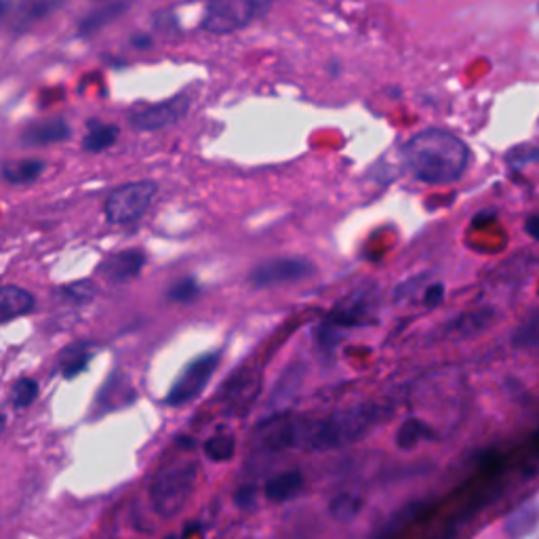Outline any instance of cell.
<instances>
[{
  "label": "cell",
  "mask_w": 539,
  "mask_h": 539,
  "mask_svg": "<svg viewBox=\"0 0 539 539\" xmlns=\"http://www.w3.org/2000/svg\"><path fill=\"white\" fill-rule=\"evenodd\" d=\"M255 13V0H209L201 28L209 34L238 32L253 22Z\"/></svg>",
  "instance_id": "6"
},
{
  "label": "cell",
  "mask_w": 539,
  "mask_h": 539,
  "mask_svg": "<svg viewBox=\"0 0 539 539\" xmlns=\"http://www.w3.org/2000/svg\"><path fill=\"white\" fill-rule=\"evenodd\" d=\"M203 451L211 459V462H215V464L230 462V459L236 453V438L232 434H228V432L215 434V436L207 438L205 445H203Z\"/></svg>",
  "instance_id": "21"
},
{
  "label": "cell",
  "mask_w": 539,
  "mask_h": 539,
  "mask_svg": "<svg viewBox=\"0 0 539 539\" xmlns=\"http://www.w3.org/2000/svg\"><path fill=\"white\" fill-rule=\"evenodd\" d=\"M93 358V352L89 346H83V344H78V346H72L70 350H66L62 354V361H59V369H62V375L72 379L76 375H81L89 361Z\"/></svg>",
  "instance_id": "22"
},
{
  "label": "cell",
  "mask_w": 539,
  "mask_h": 539,
  "mask_svg": "<svg viewBox=\"0 0 539 539\" xmlns=\"http://www.w3.org/2000/svg\"><path fill=\"white\" fill-rule=\"evenodd\" d=\"M363 506H365V502H363L361 495L344 491V493H337L331 499L329 514L335 518L337 523H350L363 512Z\"/></svg>",
  "instance_id": "18"
},
{
  "label": "cell",
  "mask_w": 539,
  "mask_h": 539,
  "mask_svg": "<svg viewBox=\"0 0 539 539\" xmlns=\"http://www.w3.org/2000/svg\"><path fill=\"white\" fill-rule=\"evenodd\" d=\"M118 127L116 125H102V123H93L83 139V148L87 152H104L110 146L116 144L118 139Z\"/></svg>",
  "instance_id": "20"
},
{
  "label": "cell",
  "mask_w": 539,
  "mask_h": 539,
  "mask_svg": "<svg viewBox=\"0 0 539 539\" xmlns=\"http://www.w3.org/2000/svg\"><path fill=\"white\" fill-rule=\"evenodd\" d=\"M19 3H22V0H0V24L19 7Z\"/></svg>",
  "instance_id": "35"
},
{
  "label": "cell",
  "mask_w": 539,
  "mask_h": 539,
  "mask_svg": "<svg viewBox=\"0 0 539 539\" xmlns=\"http://www.w3.org/2000/svg\"><path fill=\"white\" fill-rule=\"evenodd\" d=\"M144 266H146V255L139 249H129V251H121L108 257L99 270H102L108 281L112 283H127V281H133L135 276H139Z\"/></svg>",
  "instance_id": "12"
},
{
  "label": "cell",
  "mask_w": 539,
  "mask_h": 539,
  "mask_svg": "<svg viewBox=\"0 0 539 539\" xmlns=\"http://www.w3.org/2000/svg\"><path fill=\"white\" fill-rule=\"evenodd\" d=\"M304 489V474L299 470H287L274 474L264 485V497L272 504L291 502Z\"/></svg>",
  "instance_id": "14"
},
{
  "label": "cell",
  "mask_w": 539,
  "mask_h": 539,
  "mask_svg": "<svg viewBox=\"0 0 539 539\" xmlns=\"http://www.w3.org/2000/svg\"><path fill=\"white\" fill-rule=\"evenodd\" d=\"M36 398H38V384L34 382V379L24 377V379H19V382L13 386L11 401H13V405L17 409L30 407L36 401Z\"/></svg>",
  "instance_id": "27"
},
{
  "label": "cell",
  "mask_w": 539,
  "mask_h": 539,
  "mask_svg": "<svg viewBox=\"0 0 539 539\" xmlns=\"http://www.w3.org/2000/svg\"><path fill=\"white\" fill-rule=\"evenodd\" d=\"M108 539H114V537H108Z\"/></svg>",
  "instance_id": "38"
},
{
  "label": "cell",
  "mask_w": 539,
  "mask_h": 539,
  "mask_svg": "<svg viewBox=\"0 0 539 539\" xmlns=\"http://www.w3.org/2000/svg\"><path fill=\"white\" fill-rule=\"evenodd\" d=\"M314 272L316 266L306 257H278L253 268L249 281L257 289H268L276 285L306 281Z\"/></svg>",
  "instance_id": "7"
},
{
  "label": "cell",
  "mask_w": 539,
  "mask_h": 539,
  "mask_svg": "<svg viewBox=\"0 0 539 539\" xmlns=\"http://www.w3.org/2000/svg\"><path fill=\"white\" fill-rule=\"evenodd\" d=\"M158 186L154 182H133L110 192L104 213L112 226H125L142 219L150 209Z\"/></svg>",
  "instance_id": "4"
},
{
  "label": "cell",
  "mask_w": 539,
  "mask_h": 539,
  "mask_svg": "<svg viewBox=\"0 0 539 539\" xmlns=\"http://www.w3.org/2000/svg\"><path fill=\"white\" fill-rule=\"evenodd\" d=\"M525 464H527V470H531V472L539 470V432L531 436V441L527 445Z\"/></svg>",
  "instance_id": "32"
},
{
  "label": "cell",
  "mask_w": 539,
  "mask_h": 539,
  "mask_svg": "<svg viewBox=\"0 0 539 539\" xmlns=\"http://www.w3.org/2000/svg\"><path fill=\"white\" fill-rule=\"evenodd\" d=\"M386 411L382 405L363 403L333 411L312 422H287V449L333 451L361 441L377 424H382Z\"/></svg>",
  "instance_id": "1"
},
{
  "label": "cell",
  "mask_w": 539,
  "mask_h": 539,
  "mask_svg": "<svg viewBox=\"0 0 539 539\" xmlns=\"http://www.w3.org/2000/svg\"><path fill=\"white\" fill-rule=\"evenodd\" d=\"M432 436H434L432 428L426 422H422V419H407L396 432V445L409 451L415 449L419 443L430 441Z\"/></svg>",
  "instance_id": "19"
},
{
  "label": "cell",
  "mask_w": 539,
  "mask_h": 539,
  "mask_svg": "<svg viewBox=\"0 0 539 539\" xmlns=\"http://www.w3.org/2000/svg\"><path fill=\"white\" fill-rule=\"evenodd\" d=\"M302 377H304V369L302 367H291V369H287L285 375L281 377V382L276 384L272 403L276 401V398H278V403H281L283 398L295 396V392L299 390V386H302Z\"/></svg>",
  "instance_id": "25"
},
{
  "label": "cell",
  "mask_w": 539,
  "mask_h": 539,
  "mask_svg": "<svg viewBox=\"0 0 539 539\" xmlns=\"http://www.w3.org/2000/svg\"><path fill=\"white\" fill-rule=\"evenodd\" d=\"M236 504H238V508H253L255 506V502H257V489L255 487H241V489H238V493H236Z\"/></svg>",
  "instance_id": "33"
},
{
  "label": "cell",
  "mask_w": 539,
  "mask_h": 539,
  "mask_svg": "<svg viewBox=\"0 0 539 539\" xmlns=\"http://www.w3.org/2000/svg\"><path fill=\"white\" fill-rule=\"evenodd\" d=\"M443 299H445V285H441V283H434L424 291V306L426 308L441 306Z\"/></svg>",
  "instance_id": "31"
},
{
  "label": "cell",
  "mask_w": 539,
  "mask_h": 539,
  "mask_svg": "<svg viewBox=\"0 0 539 539\" xmlns=\"http://www.w3.org/2000/svg\"><path fill=\"white\" fill-rule=\"evenodd\" d=\"M512 344L521 350L539 348V310L531 312L512 333Z\"/></svg>",
  "instance_id": "23"
},
{
  "label": "cell",
  "mask_w": 539,
  "mask_h": 539,
  "mask_svg": "<svg viewBox=\"0 0 539 539\" xmlns=\"http://www.w3.org/2000/svg\"><path fill=\"white\" fill-rule=\"evenodd\" d=\"M525 230L527 234L533 238V241L539 243V215H531L527 217V222H525Z\"/></svg>",
  "instance_id": "36"
},
{
  "label": "cell",
  "mask_w": 539,
  "mask_h": 539,
  "mask_svg": "<svg viewBox=\"0 0 539 539\" xmlns=\"http://www.w3.org/2000/svg\"><path fill=\"white\" fill-rule=\"evenodd\" d=\"M506 161L512 167H525V165H531V163H539V148H535V146L512 148L506 154Z\"/></svg>",
  "instance_id": "28"
},
{
  "label": "cell",
  "mask_w": 539,
  "mask_h": 539,
  "mask_svg": "<svg viewBox=\"0 0 539 539\" xmlns=\"http://www.w3.org/2000/svg\"><path fill=\"white\" fill-rule=\"evenodd\" d=\"M95 293H97V287L91 281H81V283H74V285H68L62 289V295L76 304L89 302V299L95 297Z\"/></svg>",
  "instance_id": "30"
},
{
  "label": "cell",
  "mask_w": 539,
  "mask_h": 539,
  "mask_svg": "<svg viewBox=\"0 0 539 539\" xmlns=\"http://www.w3.org/2000/svg\"><path fill=\"white\" fill-rule=\"evenodd\" d=\"M70 137V127L62 118H51V121L34 123L24 129L22 142L24 146H51L59 144Z\"/></svg>",
  "instance_id": "16"
},
{
  "label": "cell",
  "mask_w": 539,
  "mask_h": 539,
  "mask_svg": "<svg viewBox=\"0 0 539 539\" xmlns=\"http://www.w3.org/2000/svg\"><path fill=\"white\" fill-rule=\"evenodd\" d=\"M403 158L417 182L447 186L464 177L472 152L462 137L443 129H426L403 146Z\"/></svg>",
  "instance_id": "2"
},
{
  "label": "cell",
  "mask_w": 539,
  "mask_h": 539,
  "mask_svg": "<svg viewBox=\"0 0 539 539\" xmlns=\"http://www.w3.org/2000/svg\"><path fill=\"white\" fill-rule=\"evenodd\" d=\"M426 281V276L422 274V276H415V278H411V281H407V283H403V285H398V289H396V299H403V297H409L419 285H422Z\"/></svg>",
  "instance_id": "34"
},
{
  "label": "cell",
  "mask_w": 539,
  "mask_h": 539,
  "mask_svg": "<svg viewBox=\"0 0 539 539\" xmlns=\"http://www.w3.org/2000/svg\"><path fill=\"white\" fill-rule=\"evenodd\" d=\"M34 295L22 287L0 285V325L34 310Z\"/></svg>",
  "instance_id": "15"
},
{
  "label": "cell",
  "mask_w": 539,
  "mask_h": 539,
  "mask_svg": "<svg viewBox=\"0 0 539 539\" xmlns=\"http://www.w3.org/2000/svg\"><path fill=\"white\" fill-rule=\"evenodd\" d=\"M198 481V464L192 459H177L156 472L150 485V504L163 518H175L188 506Z\"/></svg>",
  "instance_id": "3"
},
{
  "label": "cell",
  "mask_w": 539,
  "mask_h": 539,
  "mask_svg": "<svg viewBox=\"0 0 539 539\" xmlns=\"http://www.w3.org/2000/svg\"><path fill=\"white\" fill-rule=\"evenodd\" d=\"M373 291L371 289H361L346 297L342 304L335 306V310L329 314L327 323L335 325L337 329L344 327H358L369 323V314L373 310Z\"/></svg>",
  "instance_id": "9"
},
{
  "label": "cell",
  "mask_w": 539,
  "mask_h": 539,
  "mask_svg": "<svg viewBox=\"0 0 539 539\" xmlns=\"http://www.w3.org/2000/svg\"><path fill=\"white\" fill-rule=\"evenodd\" d=\"M127 5L125 3H114V5H108L104 9H99L95 13H91L89 17H85L81 22V32L83 34H89V32H95L99 28H104L106 24L114 22L116 17H121L125 13Z\"/></svg>",
  "instance_id": "24"
},
{
  "label": "cell",
  "mask_w": 539,
  "mask_h": 539,
  "mask_svg": "<svg viewBox=\"0 0 539 539\" xmlns=\"http://www.w3.org/2000/svg\"><path fill=\"white\" fill-rule=\"evenodd\" d=\"M59 5H62V0H36V3H32L30 7H26L24 13L19 15L17 26L19 28H26V24H32V22H38V19L47 17Z\"/></svg>",
  "instance_id": "26"
},
{
  "label": "cell",
  "mask_w": 539,
  "mask_h": 539,
  "mask_svg": "<svg viewBox=\"0 0 539 539\" xmlns=\"http://www.w3.org/2000/svg\"><path fill=\"white\" fill-rule=\"evenodd\" d=\"M259 388H262V377H259L255 371H238L232 375L230 382L224 384L222 396H224V405L228 409L243 411V407L251 405L255 401V396L259 394Z\"/></svg>",
  "instance_id": "10"
},
{
  "label": "cell",
  "mask_w": 539,
  "mask_h": 539,
  "mask_svg": "<svg viewBox=\"0 0 539 539\" xmlns=\"http://www.w3.org/2000/svg\"><path fill=\"white\" fill-rule=\"evenodd\" d=\"M219 367V354H203L198 356L196 361H192L184 373L175 379V384L171 386L167 394V405L171 407H186L188 403L196 401L211 382L213 373Z\"/></svg>",
  "instance_id": "5"
},
{
  "label": "cell",
  "mask_w": 539,
  "mask_h": 539,
  "mask_svg": "<svg viewBox=\"0 0 539 539\" xmlns=\"http://www.w3.org/2000/svg\"><path fill=\"white\" fill-rule=\"evenodd\" d=\"M196 295H198V285H196V281H192V278H184V281L175 283L167 293L171 302H177V304L192 302Z\"/></svg>",
  "instance_id": "29"
},
{
  "label": "cell",
  "mask_w": 539,
  "mask_h": 539,
  "mask_svg": "<svg viewBox=\"0 0 539 539\" xmlns=\"http://www.w3.org/2000/svg\"><path fill=\"white\" fill-rule=\"evenodd\" d=\"M495 321L493 308H476L459 314L443 327V337L449 339H470L485 333Z\"/></svg>",
  "instance_id": "11"
},
{
  "label": "cell",
  "mask_w": 539,
  "mask_h": 539,
  "mask_svg": "<svg viewBox=\"0 0 539 539\" xmlns=\"http://www.w3.org/2000/svg\"><path fill=\"white\" fill-rule=\"evenodd\" d=\"M539 527V497L525 499L518 504L504 521V533L508 539H527Z\"/></svg>",
  "instance_id": "13"
},
{
  "label": "cell",
  "mask_w": 539,
  "mask_h": 539,
  "mask_svg": "<svg viewBox=\"0 0 539 539\" xmlns=\"http://www.w3.org/2000/svg\"><path fill=\"white\" fill-rule=\"evenodd\" d=\"M43 171H45L43 161H38V158H26V161H7L0 173H3V177L9 184L24 186V184H32Z\"/></svg>",
  "instance_id": "17"
},
{
  "label": "cell",
  "mask_w": 539,
  "mask_h": 539,
  "mask_svg": "<svg viewBox=\"0 0 539 539\" xmlns=\"http://www.w3.org/2000/svg\"><path fill=\"white\" fill-rule=\"evenodd\" d=\"M5 428H7V422H5V415H0V434H3V432H5Z\"/></svg>",
  "instance_id": "37"
},
{
  "label": "cell",
  "mask_w": 539,
  "mask_h": 539,
  "mask_svg": "<svg viewBox=\"0 0 539 539\" xmlns=\"http://www.w3.org/2000/svg\"><path fill=\"white\" fill-rule=\"evenodd\" d=\"M188 110H190V97L179 95V97L167 99V102L131 112L129 125L137 131H161L182 121V118L188 114Z\"/></svg>",
  "instance_id": "8"
}]
</instances>
